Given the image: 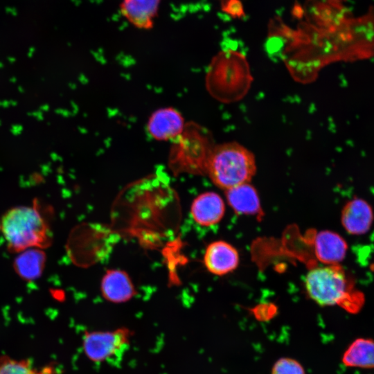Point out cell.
Returning <instances> with one entry per match:
<instances>
[{
	"label": "cell",
	"mask_w": 374,
	"mask_h": 374,
	"mask_svg": "<svg viewBox=\"0 0 374 374\" xmlns=\"http://www.w3.org/2000/svg\"><path fill=\"white\" fill-rule=\"evenodd\" d=\"M100 290L107 301L115 303L126 302L135 294L130 278L120 269L107 271L101 280Z\"/></svg>",
	"instance_id": "11"
},
{
	"label": "cell",
	"mask_w": 374,
	"mask_h": 374,
	"mask_svg": "<svg viewBox=\"0 0 374 374\" xmlns=\"http://www.w3.org/2000/svg\"><path fill=\"white\" fill-rule=\"evenodd\" d=\"M206 269L217 276L227 274L235 269L239 264V254L229 243L217 240L210 243L204 255Z\"/></svg>",
	"instance_id": "7"
},
{
	"label": "cell",
	"mask_w": 374,
	"mask_h": 374,
	"mask_svg": "<svg viewBox=\"0 0 374 374\" xmlns=\"http://www.w3.org/2000/svg\"><path fill=\"white\" fill-rule=\"evenodd\" d=\"M1 231L8 247L21 252L44 247L50 242L48 226L41 214L30 206H17L6 211L1 219Z\"/></svg>",
	"instance_id": "3"
},
{
	"label": "cell",
	"mask_w": 374,
	"mask_h": 374,
	"mask_svg": "<svg viewBox=\"0 0 374 374\" xmlns=\"http://www.w3.org/2000/svg\"><path fill=\"white\" fill-rule=\"evenodd\" d=\"M256 170L253 154L240 143L228 142L213 147L206 175L215 185L226 190L249 183Z\"/></svg>",
	"instance_id": "2"
},
{
	"label": "cell",
	"mask_w": 374,
	"mask_h": 374,
	"mask_svg": "<svg viewBox=\"0 0 374 374\" xmlns=\"http://www.w3.org/2000/svg\"><path fill=\"white\" fill-rule=\"evenodd\" d=\"M130 337V330L126 328L88 331L82 338L83 352L94 363L111 362L122 357Z\"/></svg>",
	"instance_id": "5"
},
{
	"label": "cell",
	"mask_w": 374,
	"mask_h": 374,
	"mask_svg": "<svg viewBox=\"0 0 374 374\" xmlns=\"http://www.w3.org/2000/svg\"><path fill=\"white\" fill-rule=\"evenodd\" d=\"M225 205L221 197L214 192H205L195 197L191 204L193 220L199 225L209 226L223 217Z\"/></svg>",
	"instance_id": "8"
},
{
	"label": "cell",
	"mask_w": 374,
	"mask_h": 374,
	"mask_svg": "<svg viewBox=\"0 0 374 374\" xmlns=\"http://www.w3.org/2000/svg\"><path fill=\"white\" fill-rule=\"evenodd\" d=\"M0 374H51L50 368L38 369L28 361L0 357Z\"/></svg>",
	"instance_id": "16"
},
{
	"label": "cell",
	"mask_w": 374,
	"mask_h": 374,
	"mask_svg": "<svg viewBox=\"0 0 374 374\" xmlns=\"http://www.w3.org/2000/svg\"><path fill=\"white\" fill-rule=\"evenodd\" d=\"M174 141L169 165L175 173L206 174L213 145L206 132L197 125H185Z\"/></svg>",
	"instance_id": "4"
},
{
	"label": "cell",
	"mask_w": 374,
	"mask_h": 374,
	"mask_svg": "<svg viewBox=\"0 0 374 374\" xmlns=\"http://www.w3.org/2000/svg\"><path fill=\"white\" fill-rule=\"evenodd\" d=\"M45 254L38 249H28L21 251L14 262L17 274L23 279L30 280L37 278L44 267Z\"/></svg>",
	"instance_id": "15"
},
{
	"label": "cell",
	"mask_w": 374,
	"mask_h": 374,
	"mask_svg": "<svg viewBox=\"0 0 374 374\" xmlns=\"http://www.w3.org/2000/svg\"><path fill=\"white\" fill-rule=\"evenodd\" d=\"M225 195L229 206L236 213L262 215L258 193L249 183L229 188L226 190Z\"/></svg>",
	"instance_id": "13"
},
{
	"label": "cell",
	"mask_w": 374,
	"mask_h": 374,
	"mask_svg": "<svg viewBox=\"0 0 374 374\" xmlns=\"http://www.w3.org/2000/svg\"><path fill=\"white\" fill-rule=\"evenodd\" d=\"M161 0H122L123 16L134 26L149 30L154 26Z\"/></svg>",
	"instance_id": "9"
},
{
	"label": "cell",
	"mask_w": 374,
	"mask_h": 374,
	"mask_svg": "<svg viewBox=\"0 0 374 374\" xmlns=\"http://www.w3.org/2000/svg\"><path fill=\"white\" fill-rule=\"evenodd\" d=\"M271 374H305L303 366L291 357H281L274 364Z\"/></svg>",
	"instance_id": "17"
},
{
	"label": "cell",
	"mask_w": 374,
	"mask_h": 374,
	"mask_svg": "<svg viewBox=\"0 0 374 374\" xmlns=\"http://www.w3.org/2000/svg\"><path fill=\"white\" fill-rule=\"evenodd\" d=\"M341 223L352 235L365 233L371 226L373 215L371 206L362 199H353L346 204L341 212Z\"/></svg>",
	"instance_id": "10"
},
{
	"label": "cell",
	"mask_w": 374,
	"mask_h": 374,
	"mask_svg": "<svg viewBox=\"0 0 374 374\" xmlns=\"http://www.w3.org/2000/svg\"><path fill=\"white\" fill-rule=\"evenodd\" d=\"M347 244L339 234L322 231L317 234L314 251L317 259L325 265H339L347 251Z\"/></svg>",
	"instance_id": "12"
},
{
	"label": "cell",
	"mask_w": 374,
	"mask_h": 374,
	"mask_svg": "<svg viewBox=\"0 0 374 374\" xmlns=\"http://www.w3.org/2000/svg\"><path fill=\"white\" fill-rule=\"evenodd\" d=\"M308 295L321 306L339 305L350 313L359 310L364 296L356 290L339 265H326L311 269L305 278Z\"/></svg>",
	"instance_id": "1"
},
{
	"label": "cell",
	"mask_w": 374,
	"mask_h": 374,
	"mask_svg": "<svg viewBox=\"0 0 374 374\" xmlns=\"http://www.w3.org/2000/svg\"><path fill=\"white\" fill-rule=\"evenodd\" d=\"M221 8L233 17H241L244 15V8L240 0H221Z\"/></svg>",
	"instance_id": "18"
},
{
	"label": "cell",
	"mask_w": 374,
	"mask_h": 374,
	"mask_svg": "<svg viewBox=\"0 0 374 374\" xmlns=\"http://www.w3.org/2000/svg\"><path fill=\"white\" fill-rule=\"evenodd\" d=\"M185 123L175 109L162 108L154 112L148 123V131L157 141L175 140L183 132Z\"/></svg>",
	"instance_id": "6"
},
{
	"label": "cell",
	"mask_w": 374,
	"mask_h": 374,
	"mask_svg": "<svg viewBox=\"0 0 374 374\" xmlns=\"http://www.w3.org/2000/svg\"><path fill=\"white\" fill-rule=\"evenodd\" d=\"M332 2H334V3H340L343 1H345V0H330Z\"/></svg>",
	"instance_id": "19"
},
{
	"label": "cell",
	"mask_w": 374,
	"mask_h": 374,
	"mask_svg": "<svg viewBox=\"0 0 374 374\" xmlns=\"http://www.w3.org/2000/svg\"><path fill=\"white\" fill-rule=\"evenodd\" d=\"M342 363L347 367L374 368V340L355 339L344 352Z\"/></svg>",
	"instance_id": "14"
}]
</instances>
